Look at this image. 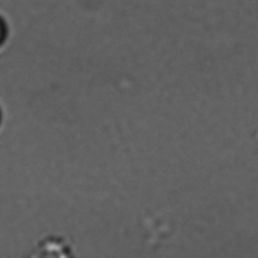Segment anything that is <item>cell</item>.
I'll list each match as a JSON object with an SVG mask.
<instances>
[{"label":"cell","mask_w":258,"mask_h":258,"mask_svg":"<svg viewBox=\"0 0 258 258\" xmlns=\"http://www.w3.org/2000/svg\"><path fill=\"white\" fill-rule=\"evenodd\" d=\"M3 33H4V31H3L2 25H0V39L2 37Z\"/></svg>","instance_id":"cell-1"}]
</instances>
